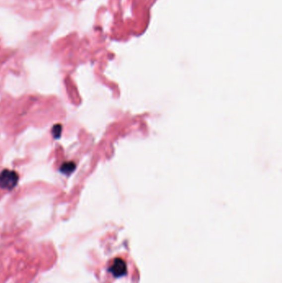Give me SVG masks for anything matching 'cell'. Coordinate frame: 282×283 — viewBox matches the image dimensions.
Returning a JSON list of instances; mask_svg holds the SVG:
<instances>
[{
	"instance_id": "obj_1",
	"label": "cell",
	"mask_w": 282,
	"mask_h": 283,
	"mask_svg": "<svg viewBox=\"0 0 282 283\" xmlns=\"http://www.w3.org/2000/svg\"><path fill=\"white\" fill-rule=\"evenodd\" d=\"M19 181L17 172L9 169H3L0 171V189L12 191L17 186Z\"/></svg>"
},
{
	"instance_id": "obj_3",
	"label": "cell",
	"mask_w": 282,
	"mask_h": 283,
	"mask_svg": "<svg viewBox=\"0 0 282 283\" xmlns=\"http://www.w3.org/2000/svg\"><path fill=\"white\" fill-rule=\"evenodd\" d=\"M76 169V164L74 161H65L60 166V172L64 176H70Z\"/></svg>"
},
{
	"instance_id": "obj_2",
	"label": "cell",
	"mask_w": 282,
	"mask_h": 283,
	"mask_svg": "<svg viewBox=\"0 0 282 283\" xmlns=\"http://www.w3.org/2000/svg\"><path fill=\"white\" fill-rule=\"evenodd\" d=\"M109 272L115 278H120L125 275L127 273L126 263L122 258H116L109 268Z\"/></svg>"
},
{
	"instance_id": "obj_4",
	"label": "cell",
	"mask_w": 282,
	"mask_h": 283,
	"mask_svg": "<svg viewBox=\"0 0 282 283\" xmlns=\"http://www.w3.org/2000/svg\"><path fill=\"white\" fill-rule=\"evenodd\" d=\"M62 134V124H55L54 126L52 127V135L53 139L56 140L61 139Z\"/></svg>"
}]
</instances>
